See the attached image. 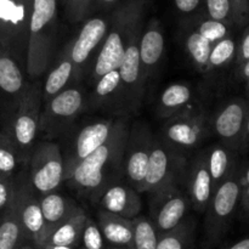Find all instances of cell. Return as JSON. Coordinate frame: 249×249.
Instances as JSON below:
<instances>
[{
    "mask_svg": "<svg viewBox=\"0 0 249 249\" xmlns=\"http://www.w3.org/2000/svg\"><path fill=\"white\" fill-rule=\"evenodd\" d=\"M129 130L126 117L116 119L108 140L83 160L67 180L90 201L96 202L109 186L124 181V153Z\"/></svg>",
    "mask_w": 249,
    "mask_h": 249,
    "instance_id": "obj_1",
    "label": "cell"
},
{
    "mask_svg": "<svg viewBox=\"0 0 249 249\" xmlns=\"http://www.w3.org/2000/svg\"><path fill=\"white\" fill-rule=\"evenodd\" d=\"M146 0H126L109 17L107 36L96 53L91 71V80L97 82L112 71L119 70L125 49L136 24L143 21Z\"/></svg>",
    "mask_w": 249,
    "mask_h": 249,
    "instance_id": "obj_2",
    "label": "cell"
},
{
    "mask_svg": "<svg viewBox=\"0 0 249 249\" xmlns=\"http://www.w3.org/2000/svg\"><path fill=\"white\" fill-rule=\"evenodd\" d=\"M246 163L240 162L230 177L215 190L206 211L202 249H215L230 229L231 221L240 207L241 182Z\"/></svg>",
    "mask_w": 249,
    "mask_h": 249,
    "instance_id": "obj_3",
    "label": "cell"
},
{
    "mask_svg": "<svg viewBox=\"0 0 249 249\" xmlns=\"http://www.w3.org/2000/svg\"><path fill=\"white\" fill-rule=\"evenodd\" d=\"M57 27V0H34L29 26L26 71L31 78L45 73L53 60Z\"/></svg>",
    "mask_w": 249,
    "mask_h": 249,
    "instance_id": "obj_4",
    "label": "cell"
},
{
    "mask_svg": "<svg viewBox=\"0 0 249 249\" xmlns=\"http://www.w3.org/2000/svg\"><path fill=\"white\" fill-rule=\"evenodd\" d=\"M34 0H0V48L26 68Z\"/></svg>",
    "mask_w": 249,
    "mask_h": 249,
    "instance_id": "obj_5",
    "label": "cell"
},
{
    "mask_svg": "<svg viewBox=\"0 0 249 249\" xmlns=\"http://www.w3.org/2000/svg\"><path fill=\"white\" fill-rule=\"evenodd\" d=\"M43 89L38 84H28L18 106L15 109L5 130L10 134L27 164L36 146L41 114Z\"/></svg>",
    "mask_w": 249,
    "mask_h": 249,
    "instance_id": "obj_6",
    "label": "cell"
},
{
    "mask_svg": "<svg viewBox=\"0 0 249 249\" xmlns=\"http://www.w3.org/2000/svg\"><path fill=\"white\" fill-rule=\"evenodd\" d=\"M114 122V119H100L85 124L82 128L72 126L63 135L65 145H60V147L65 162V181L70 179L83 160L108 140Z\"/></svg>",
    "mask_w": 249,
    "mask_h": 249,
    "instance_id": "obj_7",
    "label": "cell"
},
{
    "mask_svg": "<svg viewBox=\"0 0 249 249\" xmlns=\"http://www.w3.org/2000/svg\"><path fill=\"white\" fill-rule=\"evenodd\" d=\"M189 162L182 152L155 138L147 173L143 182V194H153L172 184H185Z\"/></svg>",
    "mask_w": 249,
    "mask_h": 249,
    "instance_id": "obj_8",
    "label": "cell"
},
{
    "mask_svg": "<svg viewBox=\"0 0 249 249\" xmlns=\"http://www.w3.org/2000/svg\"><path fill=\"white\" fill-rule=\"evenodd\" d=\"M88 99L80 88H67L44 102L39 131L48 138L63 136L87 107Z\"/></svg>",
    "mask_w": 249,
    "mask_h": 249,
    "instance_id": "obj_9",
    "label": "cell"
},
{
    "mask_svg": "<svg viewBox=\"0 0 249 249\" xmlns=\"http://www.w3.org/2000/svg\"><path fill=\"white\" fill-rule=\"evenodd\" d=\"M28 164L29 182L38 196L55 192L65 181V162L58 143L51 141L36 143Z\"/></svg>",
    "mask_w": 249,
    "mask_h": 249,
    "instance_id": "obj_10",
    "label": "cell"
},
{
    "mask_svg": "<svg viewBox=\"0 0 249 249\" xmlns=\"http://www.w3.org/2000/svg\"><path fill=\"white\" fill-rule=\"evenodd\" d=\"M15 180L16 194L12 207L21 220L29 242L38 249H43L48 241V232L41 212L40 199L29 182L28 172L18 173Z\"/></svg>",
    "mask_w": 249,
    "mask_h": 249,
    "instance_id": "obj_11",
    "label": "cell"
},
{
    "mask_svg": "<svg viewBox=\"0 0 249 249\" xmlns=\"http://www.w3.org/2000/svg\"><path fill=\"white\" fill-rule=\"evenodd\" d=\"M150 196L151 220L160 236L172 231L187 218L191 201L185 184L168 185Z\"/></svg>",
    "mask_w": 249,
    "mask_h": 249,
    "instance_id": "obj_12",
    "label": "cell"
},
{
    "mask_svg": "<svg viewBox=\"0 0 249 249\" xmlns=\"http://www.w3.org/2000/svg\"><path fill=\"white\" fill-rule=\"evenodd\" d=\"M155 135L143 122H135L130 125L124 153V181L143 194V182L147 173Z\"/></svg>",
    "mask_w": 249,
    "mask_h": 249,
    "instance_id": "obj_13",
    "label": "cell"
},
{
    "mask_svg": "<svg viewBox=\"0 0 249 249\" xmlns=\"http://www.w3.org/2000/svg\"><path fill=\"white\" fill-rule=\"evenodd\" d=\"M143 21L136 24L125 49L123 62L119 67L122 79L121 102L129 111H135L141 105L145 94V83L141 74L140 40Z\"/></svg>",
    "mask_w": 249,
    "mask_h": 249,
    "instance_id": "obj_14",
    "label": "cell"
},
{
    "mask_svg": "<svg viewBox=\"0 0 249 249\" xmlns=\"http://www.w3.org/2000/svg\"><path fill=\"white\" fill-rule=\"evenodd\" d=\"M208 118L203 112L184 111L168 119L160 138L182 152L196 148L208 135Z\"/></svg>",
    "mask_w": 249,
    "mask_h": 249,
    "instance_id": "obj_15",
    "label": "cell"
},
{
    "mask_svg": "<svg viewBox=\"0 0 249 249\" xmlns=\"http://www.w3.org/2000/svg\"><path fill=\"white\" fill-rule=\"evenodd\" d=\"M249 116V99L236 97L224 105L214 116L212 126L221 142L232 150H246V125Z\"/></svg>",
    "mask_w": 249,
    "mask_h": 249,
    "instance_id": "obj_16",
    "label": "cell"
},
{
    "mask_svg": "<svg viewBox=\"0 0 249 249\" xmlns=\"http://www.w3.org/2000/svg\"><path fill=\"white\" fill-rule=\"evenodd\" d=\"M109 18L94 17L88 19L77 36L67 44L74 70V82L83 77L94 53L96 51L99 53L107 36Z\"/></svg>",
    "mask_w": 249,
    "mask_h": 249,
    "instance_id": "obj_17",
    "label": "cell"
},
{
    "mask_svg": "<svg viewBox=\"0 0 249 249\" xmlns=\"http://www.w3.org/2000/svg\"><path fill=\"white\" fill-rule=\"evenodd\" d=\"M185 185L192 208L197 213H206L214 195V186L207 165L204 151L195 155L187 164Z\"/></svg>",
    "mask_w": 249,
    "mask_h": 249,
    "instance_id": "obj_18",
    "label": "cell"
},
{
    "mask_svg": "<svg viewBox=\"0 0 249 249\" xmlns=\"http://www.w3.org/2000/svg\"><path fill=\"white\" fill-rule=\"evenodd\" d=\"M96 202L104 211L130 220L140 215L142 208L140 194L125 181L109 186Z\"/></svg>",
    "mask_w": 249,
    "mask_h": 249,
    "instance_id": "obj_19",
    "label": "cell"
},
{
    "mask_svg": "<svg viewBox=\"0 0 249 249\" xmlns=\"http://www.w3.org/2000/svg\"><path fill=\"white\" fill-rule=\"evenodd\" d=\"M27 87L22 67L15 57L0 48V100L14 107L18 106Z\"/></svg>",
    "mask_w": 249,
    "mask_h": 249,
    "instance_id": "obj_20",
    "label": "cell"
},
{
    "mask_svg": "<svg viewBox=\"0 0 249 249\" xmlns=\"http://www.w3.org/2000/svg\"><path fill=\"white\" fill-rule=\"evenodd\" d=\"M164 46V34L160 22L155 18L151 19L146 28L143 27L140 40L141 74L145 85L162 61Z\"/></svg>",
    "mask_w": 249,
    "mask_h": 249,
    "instance_id": "obj_21",
    "label": "cell"
},
{
    "mask_svg": "<svg viewBox=\"0 0 249 249\" xmlns=\"http://www.w3.org/2000/svg\"><path fill=\"white\" fill-rule=\"evenodd\" d=\"M96 223L108 246L125 249L133 247V220L100 209Z\"/></svg>",
    "mask_w": 249,
    "mask_h": 249,
    "instance_id": "obj_22",
    "label": "cell"
},
{
    "mask_svg": "<svg viewBox=\"0 0 249 249\" xmlns=\"http://www.w3.org/2000/svg\"><path fill=\"white\" fill-rule=\"evenodd\" d=\"M39 199H40L48 238L53 230H56L58 226L62 225L80 211V207L73 199L62 196L57 192L39 196Z\"/></svg>",
    "mask_w": 249,
    "mask_h": 249,
    "instance_id": "obj_23",
    "label": "cell"
},
{
    "mask_svg": "<svg viewBox=\"0 0 249 249\" xmlns=\"http://www.w3.org/2000/svg\"><path fill=\"white\" fill-rule=\"evenodd\" d=\"M204 152H206L207 165L213 180L214 192H215V190L230 177L232 170L241 162L238 160L240 152L232 150L223 142L211 146L204 150Z\"/></svg>",
    "mask_w": 249,
    "mask_h": 249,
    "instance_id": "obj_24",
    "label": "cell"
},
{
    "mask_svg": "<svg viewBox=\"0 0 249 249\" xmlns=\"http://www.w3.org/2000/svg\"><path fill=\"white\" fill-rule=\"evenodd\" d=\"M71 82H74V70H73L70 51L66 45L58 55L57 61L50 70L44 83L43 102L49 101L61 91L67 89Z\"/></svg>",
    "mask_w": 249,
    "mask_h": 249,
    "instance_id": "obj_25",
    "label": "cell"
},
{
    "mask_svg": "<svg viewBox=\"0 0 249 249\" xmlns=\"http://www.w3.org/2000/svg\"><path fill=\"white\" fill-rule=\"evenodd\" d=\"M89 216L84 212V209L80 208L77 214L68 219L66 223L58 226L56 230L53 231L46 241L45 247H55V248H71L77 249L80 247L82 243V235L84 226Z\"/></svg>",
    "mask_w": 249,
    "mask_h": 249,
    "instance_id": "obj_26",
    "label": "cell"
},
{
    "mask_svg": "<svg viewBox=\"0 0 249 249\" xmlns=\"http://www.w3.org/2000/svg\"><path fill=\"white\" fill-rule=\"evenodd\" d=\"M194 97L190 85L184 83H174L160 94L158 102V113L163 118H172L175 114L185 111Z\"/></svg>",
    "mask_w": 249,
    "mask_h": 249,
    "instance_id": "obj_27",
    "label": "cell"
},
{
    "mask_svg": "<svg viewBox=\"0 0 249 249\" xmlns=\"http://www.w3.org/2000/svg\"><path fill=\"white\" fill-rule=\"evenodd\" d=\"M122 79L119 70L112 71L95 82L94 91L89 99L91 108H104L121 100Z\"/></svg>",
    "mask_w": 249,
    "mask_h": 249,
    "instance_id": "obj_28",
    "label": "cell"
},
{
    "mask_svg": "<svg viewBox=\"0 0 249 249\" xmlns=\"http://www.w3.org/2000/svg\"><path fill=\"white\" fill-rule=\"evenodd\" d=\"M27 242L29 241L21 220L11 206L0 221V249H18Z\"/></svg>",
    "mask_w": 249,
    "mask_h": 249,
    "instance_id": "obj_29",
    "label": "cell"
},
{
    "mask_svg": "<svg viewBox=\"0 0 249 249\" xmlns=\"http://www.w3.org/2000/svg\"><path fill=\"white\" fill-rule=\"evenodd\" d=\"M214 44H212L208 39L204 38L197 29H192L187 33L185 38V49L191 58L195 67L201 72H207L208 70L209 56Z\"/></svg>",
    "mask_w": 249,
    "mask_h": 249,
    "instance_id": "obj_30",
    "label": "cell"
},
{
    "mask_svg": "<svg viewBox=\"0 0 249 249\" xmlns=\"http://www.w3.org/2000/svg\"><path fill=\"white\" fill-rule=\"evenodd\" d=\"M195 241V220L186 218L169 232L160 236L157 249H191Z\"/></svg>",
    "mask_w": 249,
    "mask_h": 249,
    "instance_id": "obj_31",
    "label": "cell"
},
{
    "mask_svg": "<svg viewBox=\"0 0 249 249\" xmlns=\"http://www.w3.org/2000/svg\"><path fill=\"white\" fill-rule=\"evenodd\" d=\"M134 236L131 249H157L160 235L151 218L139 215L133 219Z\"/></svg>",
    "mask_w": 249,
    "mask_h": 249,
    "instance_id": "obj_32",
    "label": "cell"
},
{
    "mask_svg": "<svg viewBox=\"0 0 249 249\" xmlns=\"http://www.w3.org/2000/svg\"><path fill=\"white\" fill-rule=\"evenodd\" d=\"M19 164H24L18 148L5 129L0 131V174L12 175Z\"/></svg>",
    "mask_w": 249,
    "mask_h": 249,
    "instance_id": "obj_33",
    "label": "cell"
},
{
    "mask_svg": "<svg viewBox=\"0 0 249 249\" xmlns=\"http://www.w3.org/2000/svg\"><path fill=\"white\" fill-rule=\"evenodd\" d=\"M237 48L238 44L236 43L233 36H231L214 44L211 56H209L208 70H207V72L214 70H221V68L226 67L231 62L236 61Z\"/></svg>",
    "mask_w": 249,
    "mask_h": 249,
    "instance_id": "obj_34",
    "label": "cell"
},
{
    "mask_svg": "<svg viewBox=\"0 0 249 249\" xmlns=\"http://www.w3.org/2000/svg\"><path fill=\"white\" fill-rule=\"evenodd\" d=\"M195 29H197L212 44H215L230 36V24L215 21V19L212 18L199 21Z\"/></svg>",
    "mask_w": 249,
    "mask_h": 249,
    "instance_id": "obj_35",
    "label": "cell"
},
{
    "mask_svg": "<svg viewBox=\"0 0 249 249\" xmlns=\"http://www.w3.org/2000/svg\"><path fill=\"white\" fill-rule=\"evenodd\" d=\"M105 242L106 240H105L97 223L88 218L84 230H83L80 247L85 249H106L107 246Z\"/></svg>",
    "mask_w": 249,
    "mask_h": 249,
    "instance_id": "obj_36",
    "label": "cell"
},
{
    "mask_svg": "<svg viewBox=\"0 0 249 249\" xmlns=\"http://www.w3.org/2000/svg\"><path fill=\"white\" fill-rule=\"evenodd\" d=\"M208 17L215 21L233 24L232 7L230 0H206Z\"/></svg>",
    "mask_w": 249,
    "mask_h": 249,
    "instance_id": "obj_37",
    "label": "cell"
},
{
    "mask_svg": "<svg viewBox=\"0 0 249 249\" xmlns=\"http://www.w3.org/2000/svg\"><path fill=\"white\" fill-rule=\"evenodd\" d=\"M94 11V0H68L65 6L67 18L73 23L84 21Z\"/></svg>",
    "mask_w": 249,
    "mask_h": 249,
    "instance_id": "obj_38",
    "label": "cell"
},
{
    "mask_svg": "<svg viewBox=\"0 0 249 249\" xmlns=\"http://www.w3.org/2000/svg\"><path fill=\"white\" fill-rule=\"evenodd\" d=\"M16 194V180L12 175L0 174V214L2 216L11 208Z\"/></svg>",
    "mask_w": 249,
    "mask_h": 249,
    "instance_id": "obj_39",
    "label": "cell"
},
{
    "mask_svg": "<svg viewBox=\"0 0 249 249\" xmlns=\"http://www.w3.org/2000/svg\"><path fill=\"white\" fill-rule=\"evenodd\" d=\"M232 7L233 24L238 27L249 23V0H230Z\"/></svg>",
    "mask_w": 249,
    "mask_h": 249,
    "instance_id": "obj_40",
    "label": "cell"
},
{
    "mask_svg": "<svg viewBox=\"0 0 249 249\" xmlns=\"http://www.w3.org/2000/svg\"><path fill=\"white\" fill-rule=\"evenodd\" d=\"M240 208L243 216L249 223V165H245L241 182V198Z\"/></svg>",
    "mask_w": 249,
    "mask_h": 249,
    "instance_id": "obj_41",
    "label": "cell"
},
{
    "mask_svg": "<svg viewBox=\"0 0 249 249\" xmlns=\"http://www.w3.org/2000/svg\"><path fill=\"white\" fill-rule=\"evenodd\" d=\"M249 61V24L246 27L243 36L241 38V41L238 43L237 48V56H236V66L240 67L243 63Z\"/></svg>",
    "mask_w": 249,
    "mask_h": 249,
    "instance_id": "obj_42",
    "label": "cell"
},
{
    "mask_svg": "<svg viewBox=\"0 0 249 249\" xmlns=\"http://www.w3.org/2000/svg\"><path fill=\"white\" fill-rule=\"evenodd\" d=\"M177 9L182 14L194 12L201 4V0H174Z\"/></svg>",
    "mask_w": 249,
    "mask_h": 249,
    "instance_id": "obj_43",
    "label": "cell"
},
{
    "mask_svg": "<svg viewBox=\"0 0 249 249\" xmlns=\"http://www.w3.org/2000/svg\"><path fill=\"white\" fill-rule=\"evenodd\" d=\"M237 77L240 80L248 82L249 80V61L243 63L242 66L237 67Z\"/></svg>",
    "mask_w": 249,
    "mask_h": 249,
    "instance_id": "obj_44",
    "label": "cell"
},
{
    "mask_svg": "<svg viewBox=\"0 0 249 249\" xmlns=\"http://www.w3.org/2000/svg\"><path fill=\"white\" fill-rule=\"evenodd\" d=\"M224 249H249V235L245 236V237L241 238V240L236 241L235 243L228 246V247Z\"/></svg>",
    "mask_w": 249,
    "mask_h": 249,
    "instance_id": "obj_45",
    "label": "cell"
},
{
    "mask_svg": "<svg viewBox=\"0 0 249 249\" xmlns=\"http://www.w3.org/2000/svg\"><path fill=\"white\" fill-rule=\"evenodd\" d=\"M119 0H94V10L96 7H107L111 5L117 4Z\"/></svg>",
    "mask_w": 249,
    "mask_h": 249,
    "instance_id": "obj_46",
    "label": "cell"
},
{
    "mask_svg": "<svg viewBox=\"0 0 249 249\" xmlns=\"http://www.w3.org/2000/svg\"><path fill=\"white\" fill-rule=\"evenodd\" d=\"M245 143H246V148H248L249 147V116H248V119H247V125H246Z\"/></svg>",
    "mask_w": 249,
    "mask_h": 249,
    "instance_id": "obj_47",
    "label": "cell"
},
{
    "mask_svg": "<svg viewBox=\"0 0 249 249\" xmlns=\"http://www.w3.org/2000/svg\"><path fill=\"white\" fill-rule=\"evenodd\" d=\"M18 249H38V248H36V246L33 245V243L27 242V243H24L23 246H21V247H19Z\"/></svg>",
    "mask_w": 249,
    "mask_h": 249,
    "instance_id": "obj_48",
    "label": "cell"
},
{
    "mask_svg": "<svg viewBox=\"0 0 249 249\" xmlns=\"http://www.w3.org/2000/svg\"><path fill=\"white\" fill-rule=\"evenodd\" d=\"M106 249H125V248H122V247H114V246H107Z\"/></svg>",
    "mask_w": 249,
    "mask_h": 249,
    "instance_id": "obj_49",
    "label": "cell"
},
{
    "mask_svg": "<svg viewBox=\"0 0 249 249\" xmlns=\"http://www.w3.org/2000/svg\"><path fill=\"white\" fill-rule=\"evenodd\" d=\"M43 249H71V248H55V247H44Z\"/></svg>",
    "mask_w": 249,
    "mask_h": 249,
    "instance_id": "obj_50",
    "label": "cell"
},
{
    "mask_svg": "<svg viewBox=\"0 0 249 249\" xmlns=\"http://www.w3.org/2000/svg\"><path fill=\"white\" fill-rule=\"evenodd\" d=\"M246 90H247V92L249 94V80L248 82H246Z\"/></svg>",
    "mask_w": 249,
    "mask_h": 249,
    "instance_id": "obj_51",
    "label": "cell"
},
{
    "mask_svg": "<svg viewBox=\"0 0 249 249\" xmlns=\"http://www.w3.org/2000/svg\"><path fill=\"white\" fill-rule=\"evenodd\" d=\"M67 1H68V0H60V2L63 5V6H66V4H67Z\"/></svg>",
    "mask_w": 249,
    "mask_h": 249,
    "instance_id": "obj_52",
    "label": "cell"
}]
</instances>
